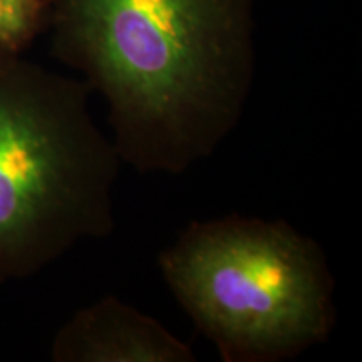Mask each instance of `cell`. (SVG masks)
<instances>
[{
	"label": "cell",
	"instance_id": "obj_1",
	"mask_svg": "<svg viewBox=\"0 0 362 362\" xmlns=\"http://www.w3.org/2000/svg\"><path fill=\"white\" fill-rule=\"evenodd\" d=\"M51 52L107 104L121 161L181 175L237 128L255 0H51Z\"/></svg>",
	"mask_w": 362,
	"mask_h": 362
},
{
	"label": "cell",
	"instance_id": "obj_2",
	"mask_svg": "<svg viewBox=\"0 0 362 362\" xmlns=\"http://www.w3.org/2000/svg\"><path fill=\"white\" fill-rule=\"evenodd\" d=\"M83 79L0 57V282L33 277L115 228L121 161Z\"/></svg>",
	"mask_w": 362,
	"mask_h": 362
},
{
	"label": "cell",
	"instance_id": "obj_3",
	"mask_svg": "<svg viewBox=\"0 0 362 362\" xmlns=\"http://www.w3.org/2000/svg\"><path fill=\"white\" fill-rule=\"evenodd\" d=\"M158 267L225 362L292 359L327 341L336 324L322 248L284 220L192 221Z\"/></svg>",
	"mask_w": 362,
	"mask_h": 362
},
{
	"label": "cell",
	"instance_id": "obj_4",
	"mask_svg": "<svg viewBox=\"0 0 362 362\" xmlns=\"http://www.w3.org/2000/svg\"><path fill=\"white\" fill-rule=\"evenodd\" d=\"M56 362H193L197 356L160 320L115 296L76 312L51 346Z\"/></svg>",
	"mask_w": 362,
	"mask_h": 362
},
{
	"label": "cell",
	"instance_id": "obj_5",
	"mask_svg": "<svg viewBox=\"0 0 362 362\" xmlns=\"http://www.w3.org/2000/svg\"><path fill=\"white\" fill-rule=\"evenodd\" d=\"M51 0H0V57H21L51 25Z\"/></svg>",
	"mask_w": 362,
	"mask_h": 362
}]
</instances>
